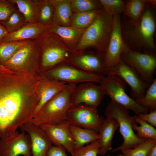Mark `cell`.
I'll return each mask as SVG.
<instances>
[{
	"label": "cell",
	"instance_id": "1",
	"mask_svg": "<svg viewBox=\"0 0 156 156\" xmlns=\"http://www.w3.org/2000/svg\"><path fill=\"white\" fill-rule=\"evenodd\" d=\"M12 81L9 70H0V138H6L32 119L39 94H31L29 87Z\"/></svg>",
	"mask_w": 156,
	"mask_h": 156
},
{
	"label": "cell",
	"instance_id": "2",
	"mask_svg": "<svg viewBox=\"0 0 156 156\" xmlns=\"http://www.w3.org/2000/svg\"><path fill=\"white\" fill-rule=\"evenodd\" d=\"M155 27L152 12L149 9H145L137 23H133L129 21L121 27L123 40H125L126 44L132 50L153 54L155 48L154 40Z\"/></svg>",
	"mask_w": 156,
	"mask_h": 156
},
{
	"label": "cell",
	"instance_id": "3",
	"mask_svg": "<svg viewBox=\"0 0 156 156\" xmlns=\"http://www.w3.org/2000/svg\"><path fill=\"white\" fill-rule=\"evenodd\" d=\"M114 19V15L102 8L84 31L74 51L92 49L102 55L109 43Z\"/></svg>",
	"mask_w": 156,
	"mask_h": 156
},
{
	"label": "cell",
	"instance_id": "4",
	"mask_svg": "<svg viewBox=\"0 0 156 156\" xmlns=\"http://www.w3.org/2000/svg\"><path fill=\"white\" fill-rule=\"evenodd\" d=\"M34 40L39 53V65L44 72L67 62L74 52L58 36L48 30Z\"/></svg>",
	"mask_w": 156,
	"mask_h": 156
},
{
	"label": "cell",
	"instance_id": "5",
	"mask_svg": "<svg viewBox=\"0 0 156 156\" xmlns=\"http://www.w3.org/2000/svg\"><path fill=\"white\" fill-rule=\"evenodd\" d=\"M76 85L68 83L66 88L46 103L30 122L39 127L42 125H57L67 121V112L72 106L70 96Z\"/></svg>",
	"mask_w": 156,
	"mask_h": 156
},
{
	"label": "cell",
	"instance_id": "6",
	"mask_svg": "<svg viewBox=\"0 0 156 156\" xmlns=\"http://www.w3.org/2000/svg\"><path fill=\"white\" fill-rule=\"evenodd\" d=\"M104 114L106 117L113 118L118 122L120 132L123 138L122 144L114 149L112 152L134 148L147 139L139 137L134 132L132 125L136 122L134 116H131L127 109L111 100Z\"/></svg>",
	"mask_w": 156,
	"mask_h": 156
},
{
	"label": "cell",
	"instance_id": "7",
	"mask_svg": "<svg viewBox=\"0 0 156 156\" xmlns=\"http://www.w3.org/2000/svg\"><path fill=\"white\" fill-rule=\"evenodd\" d=\"M105 94L111 101L125 109H130L135 113L147 112L148 109L139 104L136 101L126 93V83L120 77L115 75L108 74L100 83Z\"/></svg>",
	"mask_w": 156,
	"mask_h": 156
},
{
	"label": "cell",
	"instance_id": "8",
	"mask_svg": "<svg viewBox=\"0 0 156 156\" xmlns=\"http://www.w3.org/2000/svg\"><path fill=\"white\" fill-rule=\"evenodd\" d=\"M43 75L67 83L75 84L88 82L100 83L105 76L85 72L66 62L44 72Z\"/></svg>",
	"mask_w": 156,
	"mask_h": 156
},
{
	"label": "cell",
	"instance_id": "9",
	"mask_svg": "<svg viewBox=\"0 0 156 156\" xmlns=\"http://www.w3.org/2000/svg\"><path fill=\"white\" fill-rule=\"evenodd\" d=\"M121 57L132 67L146 82L150 85L153 82L156 68L155 54L134 51L127 47L122 53Z\"/></svg>",
	"mask_w": 156,
	"mask_h": 156
},
{
	"label": "cell",
	"instance_id": "10",
	"mask_svg": "<svg viewBox=\"0 0 156 156\" xmlns=\"http://www.w3.org/2000/svg\"><path fill=\"white\" fill-rule=\"evenodd\" d=\"M120 14L114 15L112 30L107 47L102 55L106 70L112 68L122 61V53L128 47L122 35Z\"/></svg>",
	"mask_w": 156,
	"mask_h": 156
},
{
	"label": "cell",
	"instance_id": "11",
	"mask_svg": "<svg viewBox=\"0 0 156 156\" xmlns=\"http://www.w3.org/2000/svg\"><path fill=\"white\" fill-rule=\"evenodd\" d=\"M112 74L122 78L131 88L130 94L135 100L142 98L150 86L131 66L122 59L117 65L106 70L105 75Z\"/></svg>",
	"mask_w": 156,
	"mask_h": 156
},
{
	"label": "cell",
	"instance_id": "12",
	"mask_svg": "<svg viewBox=\"0 0 156 156\" xmlns=\"http://www.w3.org/2000/svg\"><path fill=\"white\" fill-rule=\"evenodd\" d=\"M104 119L99 115L97 108L80 104L72 106L66 116V120L70 124L97 132Z\"/></svg>",
	"mask_w": 156,
	"mask_h": 156
},
{
	"label": "cell",
	"instance_id": "13",
	"mask_svg": "<svg viewBox=\"0 0 156 156\" xmlns=\"http://www.w3.org/2000/svg\"><path fill=\"white\" fill-rule=\"evenodd\" d=\"M105 95L101 85H97L92 82H85L76 85L71 94L70 99L72 106L83 103L97 108L101 103Z\"/></svg>",
	"mask_w": 156,
	"mask_h": 156
},
{
	"label": "cell",
	"instance_id": "14",
	"mask_svg": "<svg viewBox=\"0 0 156 156\" xmlns=\"http://www.w3.org/2000/svg\"><path fill=\"white\" fill-rule=\"evenodd\" d=\"M66 63L86 72L105 75L102 55L94 51H74Z\"/></svg>",
	"mask_w": 156,
	"mask_h": 156
},
{
	"label": "cell",
	"instance_id": "15",
	"mask_svg": "<svg viewBox=\"0 0 156 156\" xmlns=\"http://www.w3.org/2000/svg\"><path fill=\"white\" fill-rule=\"evenodd\" d=\"M31 156V142L28 134L17 131L9 137L0 140V156Z\"/></svg>",
	"mask_w": 156,
	"mask_h": 156
},
{
	"label": "cell",
	"instance_id": "16",
	"mask_svg": "<svg viewBox=\"0 0 156 156\" xmlns=\"http://www.w3.org/2000/svg\"><path fill=\"white\" fill-rule=\"evenodd\" d=\"M70 124L67 121L57 125H42L39 127L52 144L62 146L73 156L74 140L69 129Z\"/></svg>",
	"mask_w": 156,
	"mask_h": 156
},
{
	"label": "cell",
	"instance_id": "17",
	"mask_svg": "<svg viewBox=\"0 0 156 156\" xmlns=\"http://www.w3.org/2000/svg\"><path fill=\"white\" fill-rule=\"evenodd\" d=\"M39 53L34 40H31L18 50L3 65L8 69L38 67Z\"/></svg>",
	"mask_w": 156,
	"mask_h": 156
},
{
	"label": "cell",
	"instance_id": "18",
	"mask_svg": "<svg viewBox=\"0 0 156 156\" xmlns=\"http://www.w3.org/2000/svg\"><path fill=\"white\" fill-rule=\"evenodd\" d=\"M20 128L22 131L27 132L30 137L32 156H46L52 144L41 128L29 121Z\"/></svg>",
	"mask_w": 156,
	"mask_h": 156
},
{
	"label": "cell",
	"instance_id": "19",
	"mask_svg": "<svg viewBox=\"0 0 156 156\" xmlns=\"http://www.w3.org/2000/svg\"><path fill=\"white\" fill-rule=\"evenodd\" d=\"M67 85L68 83L65 82L42 75L39 86V101L33 116L48 101L64 90Z\"/></svg>",
	"mask_w": 156,
	"mask_h": 156
},
{
	"label": "cell",
	"instance_id": "20",
	"mask_svg": "<svg viewBox=\"0 0 156 156\" xmlns=\"http://www.w3.org/2000/svg\"><path fill=\"white\" fill-rule=\"evenodd\" d=\"M47 30L58 36L69 49L74 51L85 29L62 26L52 21L46 25Z\"/></svg>",
	"mask_w": 156,
	"mask_h": 156
},
{
	"label": "cell",
	"instance_id": "21",
	"mask_svg": "<svg viewBox=\"0 0 156 156\" xmlns=\"http://www.w3.org/2000/svg\"><path fill=\"white\" fill-rule=\"evenodd\" d=\"M47 30L46 25L38 23L27 24L18 30L8 33L1 41L12 42L34 40Z\"/></svg>",
	"mask_w": 156,
	"mask_h": 156
},
{
	"label": "cell",
	"instance_id": "22",
	"mask_svg": "<svg viewBox=\"0 0 156 156\" xmlns=\"http://www.w3.org/2000/svg\"><path fill=\"white\" fill-rule=\"evenodd\" d=\"M118 127V123L114 119L109 117L104 119L98 132L100 146L99 154L104 155L112 149V140Z\"/></svg>",
	"mask_w": 156,
	"mask_h": 156
},
{
	"label": "cell",
	"instance_id": "23",
	"mask_svg": "<svg viewBox=\"0 0 156 156\" xmlns=\"http://www.w3.org/2000/svg\"><path fill=\"white\" fill-rule=\"evenodd\" d=\"M54 8L52 21L62 26L70 27L73 12L70 0H50Z\"/></svg>",
	"mask_w": 156,
	"mask_h": 156
},
{
	"label": "cell",
	"instance_id": "24",
	"mask_svg": "<svg viewBox=\"0 0 156 156\" xmlns=\"http://www.w3.org/2000/svg\"><path fill=\"white\" fill-rule=\"evenodd\" d=\"M69 129L74 140V151L99 138V133L92 130L70 124Z\"/></svg>",
	"mask_w": 156,
	"mask_h": 156
},
{
	"label": "cell",
	"instance_id": "25",
	"mask_svg": "<svg viewBox=\"0 0 156 156\" xmlns=\"http://www.w3.org/2000/svg\"><path fill=\"white\" fill-rule=\"evenodd\" d=\"M16 6L27 24L38 23L37 6L34 0H9Z\"/></svg>",
	"mask_w": 156,
	"mask_h": 156
},
{
	"label": "cell",
	"instance_id": "26",
	"mask_svg": "<svg viewBox=\"0 0 156 156\" xmlns=\"http://www.w3.org/2000/svg\"><path fill=\"white\" fill-rule=\"evenodd\" d=\"M146 3V0H128L126 1L123 12L130 19V21L133 23H136L145 9Z\"/></svg>",
	"mask_w": 156,
	"mask_h": 156
},
{
	"label": "cell",
	"instance_id": "27",
	"mask_svg": "<svg viewBox=\"0 0 156 156\" xmlns=\"http://www.w3.org/2000/svg\"><path fill=\"white\" fill-rule=\"evenodd\" d=\"M38 13V23L46 25L52 21L54 8L50 0H34Z\"/></svg>",
	"mask_w": 156,
	"mask_h": 156
},
{
	"label": "cell",
	"instance_id": "28",
	"mask_svg": "<svg viewBox=\"0 0 156 156\" xmlns=\"http://www.w3.org/2000/svg\"><path fill=\"white\" fill-rule=\"evenodd\" d=\"M101 9L73 13L70 26L80 29L86 28L93 22Z\"/></svg>",
	"mask_w": 156,
	"mask_h": 156
},
{
	"label": "cell",
	"instance_id": "29",
	"mask_svg": "<svg viewBox=\"0 0 156 156\" xmlns=\"http://www.w3.org/2000/svg\"><path fill=\"white\" fill-rule=\"evenodd\" d=\"M31 40L12 42L0 41V63L3 65L15 52Z\"/></svg>",
	"mask_w": 156,
	"mask_h": 156
},
{
	"label": "cell",
	"instance_id": "30",
	"mask_svg": "<svg viewBox=\"0 0 156 156\" xmlns=\"http://www.w3.org/2000/svg\"><path fill=\"white\" fill-rule=\"evenodd\" d=\"M135 121L132 125L133 130L136 131L140 137L146 139H156V129L146 122L134 116Z\"/></svg>",
	"mask_w": 156,
	"mask_h": 156
},
{
	"label": "cell",
	"instance_id": "31",
	"mask_svg": "<svg viewBox=\"0 0 156 156\" xmlns=\"http://www.w3.org/2000/svg\"><path fill=\"white\" fill-rule=\"evenodd\" d=\"M73 13L99 10L103 7L99 0H70Z\"/></svg>",
	"mask_w": 156,
	"mask_h": 156
},
{
	"label": "cell",
	"instance_id": "32",
	"mask_svg": "<svg viewBox=\"0 0 156 156\" xmlns=\"http://www.w3.org/2000/svg\"><path fill=\"white\" fill-rule=\"evenodd\" d=\"M140 105L145 107L151 111L156 109V79L147 89L144 97L135 100Z\"/></svg>",
	"mask_w": 156,
	"mask_h": 156
},
{
	"label": "cell",
	"instance_id": "33",
	"mask_svg": "<svg viewBox=\"0 0 156 156\" xmlns=\"http://www.w3.org/2000/svg\"><path fill=\"white\" fill-rule=\"evenodd\" d=\"M8 33L14 32L27 23L21 13L17 10L14 12L6 21L1 23Z\"/></svg>",
	"mask_w": 156,
	"mask_h": 156
},
{
	"label": "cell",
	"instance_id": "34",
	"mask_svg": "<svg viewBox=\"0 0 156 156\" xmlns=\"http://www.w3.org/2000/svg\"><path fill=\"white\" fill-rule=\"evenodd\" d=\"M156 144V139H148L133 148L121 150L125 156H146L151 148Z\"/></svg>",
	"mask_w": 156,
	"mask_h": 156
},
{
	"label": "cell",
	"instance_id": "35",
	"mask_svg": "<svg viewBox=\"0 0 156 156\" xmlns=\"http://www.w3.org/2000/svg\"><path fill=\"white\" fill-rule=\"evenodd\" d=\"M103 8L113 14L116 15L124 12L126 3L122 0H99Z\"/></svg>",
	"mask_w": 156,
	"mask_h": 156
},
{
	"label": "cell",
	"instance_id": "36",
	"mask_svg": "<svg viewBox=\"0 0 156 156\" xmlns=\"http://www.w3.org/2000/svg\"><path fill=\"white\" fill-rule=\"evenodd\" d=\"M100 148V144L98 140L75 150L73 156H98Z\"/></svg>",
	"mask_w": 156,
	"mask_h": 156
},
{
	"label": "cell",
	"instance_id": "37",
	"mask_svg": "<svg viewBox=\"0 0 156 156\" xmlns=\"http://www.w3.org/2000/svg\"><path fill=\"white\" fill-rule=\"evenodd\" d=\"M16 5L9 0H1L0 3V23L7 20L17 10Z\"/></svg>",
	"mask_w": 156,
	"mask_h": 156
},
{
	"label": "cell",
	"instance_id": "38",
	"mask_svg": "<svg viewBox=\"0 0 156 156\" xmlns=\"http://www.w3.org/2000/svg\"><path fill=\"white\" fill-rule=\"evenodd\" d=\"M137 116L140 119L144 120L154 127H156V109L151 111L150 113H140Z\"/></svg>",
	"mask_w": 156,
	"mask_h": 156
},
{
	"label": "cell",
	"instance_id": "39",
	"mask_svg": "<svg viewBox=\"0 0 156 156\" xmlns=\"http://www.w3.org/2000/svg\"><path fill=\"white\" fill-rule=\"evenodd\" d=\"M66 151L61 146L52 145L49 148L46 156H68Z\"/></svg>",
	"mask_w": 156,
	"mask_h": 156
},
{
	"label": "cell",
	"instance_id": "40",
	"mask_svg": "<svg viewBox=\"0 0 156 156\" xmlns=\"http://www.w3.org/2000/svg\"><path fill=\"white\" fill-rule=\"evenodd\" d=\"M8 34V32L4 26L0 23V41Z\"/></svg>",
	"mask_w": 156,
	"mask_h": 156
},
{
	"label": "cell",
	"instance_id": "41",
	"mask_svg": "<svg viewBox=\"0 0 156 156\" xmlns=\"http://www.w3.org/2000/svg\"><path fill=\"white\" fill-rule=\"evenodd\" d=\"M146 156H156V144L151 148Z\"/></svg>",
	"mask_w": 156,
	"mask_h": 156
},
{
	"label": "cell",
	"instance_id": "42",
	"mask_svg": "<svg viewBox=\"0 0 156 156\" xmlns=\"http://www.w3.org/2000/svg\"><path fill=\"white\" fill-rule=\"evenodd\" d=\"M8 69L4 65L0 63V70H4Z\"/></svg>",
	"mask_w": 156,
	"mask_h": 156
},
{
	"label": "cell",
	"instance_id": "43",
	"mask_svg": "<svg viewBox=\"0 0 156 156\" xmlns=\"http://www.w3.org/2000/svg\"><path fill=\"white\" fill-rule=\"evenodd\" d=\"M117 156H125L123 154H119L117 155Z\"/></svg>",
	"mask_w": 156,
	"mask_h": 156
},
{
	"label": "cell",
	"instance_id": "44",
	"mask_svg": "<svg viewBox=\"0 0 156 156\" xmlns=\"http://www.w3.org/2000/svg\"><path fill=\"white\" fill-rule=\"evenodd\" d=\"M1 0H0V3L1 2Z\"/></svg>",
	"mask_w": 156,
	"mask_h": 156
}]
</instances>
